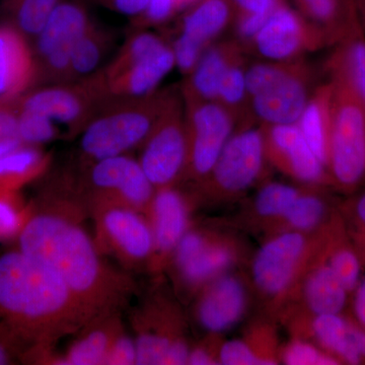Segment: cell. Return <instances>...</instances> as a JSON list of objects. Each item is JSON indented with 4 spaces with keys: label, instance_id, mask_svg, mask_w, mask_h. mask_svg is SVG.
I'll return each mask as SVG.
<instances>
[{
    "label": "cell",
    "instance_id": "cell-30",
    "mask_svg": "<svg viewBox=\"0 0 365 365\" xmlns=\"http://www.w3.org/2000/svg\"><path fill=\"white\" fill-rule=\"evenodd\" d=\"M304 191L284 182H270L264 185L252 203V223L263 232L271 223L279 220Z\"/></svg>",
    "mask_w": 365,
    "mask_h": 365
},
{
    "label": "cell",
    "instance_id": "cell-52",
    "mask_svg": "<svg viewBox=\"0 0 365 365\" xmlns=\"http://www.w3.org/2000/svg\"><path fill=\"white\" fill-rule=\"evenodd\" d=\"M190 0H181V4H184V2H188Z\"/></svg>",
    "mask_w": 365,
    "mask_h": 365
},
{
    "label": "cell",
    "instance_id": "cell-40",
    "mask_svg": "<svg viewBox=\"0 0 365 365\" xmlns=\"http://www.w3.org/2000/svg\"><path fill=\"white\" fill-rule=\"evenodd\" d=\"M23 143L19 135L18 111L6 104L0 105V155L16 150Z\"/></svg>",
    "mask_w": 365,
    "mask_h": 365
},
{
    "label": "cell",
    "instance_id": "cell-18",
    "mask_svg": "<svg viewBox=\"0 0 365 365\" xmlns=\"http://www.w3.org/2000/svg\"><path fill=\"white\" fill-rule=\"evenodd\" d=\"M194 314L208 334L230 331L245 318L251 302L247 281L230 271L211 281L195 295Z\"/></svg>",
    "mask_w": 365,
    "mask_h": 365
},
{
    "label": "cell",
    "instance_id": "cell-23",
    "mask_svg": "<svg viewBox=\"0 0 365 365\" xmlns=\"http://www.w3.org/2000/svg\"><path fill=\"white\" fill-rule=\"evenodd\" d=\"M123 331L120 311L97 314L78 331V337L60 359V364H104L113 343Z\"/></svg>",
    "mask_w": 365,
    "mask_h": 365
},
{
    "label": "cell",
    "instance_id": "cell-15",
    "mask_svg": "<svg viewBox=\"0 0 365 365\" xmlns=\"http://www.w3.org/2000/svg\"><path fill=\"white\" fill-rule=\"evenodd\" d=\"M132 318L138 365L162 364L170 348L187 339L179 306L165 294L150 295Z\"/></svg>",
    "mask_w": 365,
    "mask_h": 365
},
{
    "label": "cell",
    "instance_id": "cell-2",
    "mask_svg": "<svg viewBox=\"0 0 365 365\" xmlns=\"http://www.w3.org/2000/svg\"><path fill=\"white\" fill-rule=\"evenodd\" d=\"M97 314L42 261L20 250L0 256V322L35 348L37 361Z\"/></svg>",
    "mask_w": 365,
    "mask_h": 365
},
{
    "label": "cell",
    "instance_id": "cell-11",
    "mask_svg": "<svg viewBox=\"0 0 365 365\" xmlns=\"http://www.w3.org/2000/svg\"><path fill=\"white\" fill-rule=\"evenodd\" d=\"M108 102L97 74L71 83H53L21 98L19 109L38 113L57 126H66L71 135L85 129L96 113Z\"/></svg>",
    "mask_w": 365,
    "mask_h": 365
},
{
    "label": "cell",
    "instance_id": "cell-17",
    "mask_svg": "<svg viewBox=\"0 0 365 365\" xmlns=\"http://www.w3.org/2000/svg\"><path fill=\"white\" fill-rule=\"evenodd\" d=\"M153 237L148 271L160 275L169 267L173 253L190 225V202L175 186L155 190L145 213Z\"/></svg>",
    "mask_w": 365,
    "mask_h": 365
},
{
    "label": "cell",
    "instance_id": "cell-33",
    "mask_svg": "<svg viewBox=\"0 0 365 365\" xmlns=\"http://www.w3.org/2000/svg\"><path fill=\"white\" fill-rule=\"evenodd\" d=\"M58 4V0H20L16 2L18 30L23 35L37 37Z\"/></svg>",
    "mask_w": 365,
    "mask_h": 365
},
{
    "label": "cell",
    "instance_id": "cell-14",
    "mask_svg": "<svg viewBox=\"0 0 365 365\" xmlns=\"http://www.w3.org/2000/svg\"><path fill=\"white\" fill-rule=\"evenodd\" d=\"M83 169L78 188L85 192L88 201L112 199L145 215L155 188L135 158L128 155H118L98 160Z\"/></svg>",
    "mask_w": 365,
    "mask_h": 365
},
{
    "label": "cell",
    "instance_id": "cell-21",
    "mask_svg": "<svg viewBox=\"0 0 365 365\" xmlns=\"http://www.w3.org/2000/svg\"><path fill=\"white\" fill-rule=\"evenodd\" d=\"M264 130L267 160L285 175L302 184L326 181V165L314 155L299 125H269Z\"/></svg>",
    "mask_w": 365,
    "mask_h": 365
},
{
    "label": "cell",
    "instance_id": "cell-4",
    "mask_svg": "<svg viewBox=\"0 0 365 365\" xmlns=\"http://www.w3.org/2000/svg\"><path fill=\"white\" fill-rule=\"evenodd\" d=\"M323 228L314 234L283 232L268 235L254 255L252 284L271 316L277 318L294 297L302 275L318 251Z\"/></svg>",
    "mask_w": 365,
    "mask_h": 365
},
{
    "label": "cell",
    "instance_id": "cell-22",
    "mask_svg": "<svg viewBox=\"0 0 365 365\" xmlns=\"http://www.w3.org/2000/svg\"><path fill=\"white\" fill-rule=\"evenodd\" d=\"M39 76L37 60L16 28L0 26V98L11 100L26 91Z\"/></svg>",
    "mask_w": 365,
    "mask_h": 365
},
{
    "label": "cell",
    "instance_id": "cell-49",
    "mask_svg": "<svg viewBox=\"0 0 365 365\" xmlns=\"http://www.w3.org/2000/svg\"><path fill=\"white\" fill-rule=\"evenodd\" d=\"M352 338L360 359H365V332L361 329L352 326Z\"/></svg>",
    "mask_w": 365,
    "mask_h": 365
},
{
    "label": "cell",
    "instance_id": "cell-51",
    "mask_svg": "<svg viewBox=\"0 0 365 365\" xmlns=\"http://www.w3.org/2000/svg\"><path fill=\"white\" fill-rule=\"evenodd\" d=\"M359 7L361 11L362 21L365 24V0H360Z\"/></svg>",
    "mask_w": 365,
    "mask_h": 365
},
{
    "label": "cell",
    "instance_id": "cell-16",
    "mask_svg": "<svg viewBox=\"0 0 365 365\" xmlns=\"http://www.w3.org/2000/svg\"><path fill=\"white\" fill-rule=\"evenodd\" d=\"M91 25L83 9L72 4L55 7L42 32L36 37L39 76L54 83H71V59L76 41Z\"/></svg>",
    "mask_w": 365,
    "mask_h": 365
},
{
    "label": "cell",
    "instance_id": "cell-44",
    "mask_svg": "<svg viewBox=\"0 0 365 365\" xmlns=\"http://www.w3.org/2000/svg\"><path fill=\"white\" fill-rule=\"evenodd\" d=\"M270 14H245L237 24V34L244 41H253Z\"/></svg>",
    "mask_w": 365,
    "mask_h": 365
},
{
    "label": "cell",
    "instance_id": "cell-28",
    "mask_svg": "<svg viewBox=\"0 0 365 365\" xmlns=\"http://www.w3.org/2000/svg\"><path fill=\"white\" fill-rule=\"evenodd\" d=\"M228 20L230 7L225 0H205L185 16L180 36L206 49Z\"/></svg>",
    "mask_w": 365,
    "mask_h": 365
},
{
    "label": "cell",
    "instance_id": "cell-27",
    "mask_svg": "<svg viewBox=\"0 0 365 365\" xmlns=\"http://www.w3.org/2000/svg\"><path fill=\"white\" fill-rule=\"evenodd\" d=\"M327 212L328 209L323 198L304 190L287 212L263 232L267 237L283 232L314 234L325 227Z\"/></svg>",
    "mask_w": 365,
    "mask_h": 365
},
{
    "label": "cell",
    "instance_id": "cell-32",
    "mask_svg": "<svg viewBox=\"0 0 365 365\" xmlns=\"http://www.w3.org/2000/svg\"><path fill=\"white\" fill-rule=\"evenodd\" d=\"M48 165V157L36 145L23 143L0 155V186L14 187L39 176Z\"/></svg>",
    "mask_w": 365,
    "mask_h": 365
},
{
    "label": "cell",
    "instance_id": "cell-7",
    "mask_svg": "<svg viewBox=\"0 0 365 365\" xmlns=\"http://www.w3.org/2000/svg\"><path fill=\"white\" fill-rule=\"evenodd\" d=\"M331 76L328 168L338 184L352 187L365 175V107L342 76Z\"/></svg>",
    "mask_w": 365,
    "mask_h": 365
},
{
    "label": "cell",
    "instance_id": "cell-35",
    "mask_svg": "<svg viewBox=\"0 0 365 365\" xmlns=\"http://www.w3.org/2000/svg\"><path fill=\"white\" fill-rule=\"evenodd\" d=\"M281 364L287 365H334L338 360L312 341L292 337L281 347Z\"/></svg>",
    "mask_w": 365,
    "mask_h": 365
},
{
    "label": "cell",
    "instance_id": "cell-1",
    "mask_svg": "<svg viewBox=\"0 0 365 365\" xmlns=\"http://www.w3.org/2000/svg\"><path fill=\"white\" fill-rule=\"evenodd\" d=\"M73 205L48 204L30 216L21 227L19 250L54 269L95 313L120 311L136 284L128 274L106 263Z\"/></svg>",
    "mask_w": 365,
    "mask_h": 365
},
{
    "label": "cell",
    "instance_id": "cell-20",
    "mask_svg": "<svg viewBox=\"0 0 365 365\" xmlns=\"http://www.w3.org/2000/svg\"><path fill=\"white\" fill-rule=\"evenodd\" d=\"M328 41L334 42L328 34L309 31L294 11L277 7L252 42L263 58L287 62Z\"/></svg>",
    "mask_w": 365,
    "mask_h": 365
},
{
    "label": "cell",
    "instance_id": "cell-9",
    "mask_svg": "<svg viewBox=\"0 0 365 365\" xmlns=\"http://www.w3.org/2000/svg\"><path fill=\"white\" fill-rule=\"evenodd\" d=\"M88 202L101 254L114 257L126 270H148L153 237L146 215L112 199L96 198Z\"/></svg>",
    "mask_w": 365,
    "mask_h": 365
},
{
    "label": "cell",
    "instance_id": "cell-10",
    "mask_svg": "<svg viewBox=\"0 0 365 365\" xmlns=\"http://www.w3.org/2000/svg\"><path fill=\"white\" fill-rule=\"evenodd\" d=\"M266 160L263 129L246 128L232 134L210 174L199 184L201 193L216 200L241 195L260 180Z\"/></svg>",
    "mask_w": 365,
    "mask_h": 365
},
{
    "label": "cell",
    "instance_id": "cell-36",
    "mask_svg": "<svg viewBox=\"0 0 365 365\" xmlns=\"http://www.w3.org/2000/svg\"><path fill=\"white\" fill-rule=\"evenodd\" d=\"M19 135L30 145L49 143L59 135V127L49 118L38 113L18 110Z\"/></svg>",
    "mask_w": 365,
    "mask_h": 365
},
{
    "label": "cell",
    "instance_id": "cell-41",
    "mask_svg": "<svg viewBox=\"0 0 365 365\" xmlns=\"http://www.w3.org/2000/svg\"><path fill=\"white\" fill-rule=\"evenodd\" d=\"M222 341L216 334H209L206 339L199 344L191 346L188 362L190 365H215L220 364V352Z\"/></svg>",
    "mask_w": 365,
    "mask_h": 365
},
{
    "label": "cell",
    "instance_id": "cell-48",
    "mask_svg": "<svg viewBox=\"0 0 365 365\" xmlns=\"http://www.w3.org/2000/svg\"><path fill=\"white\" fill-rule=\"evenodd\" d=\"M355 314L362 326L365 328V279L357 288L354 302Z\"/></svg>",
    "mask_w": 365,
    "mask_h": 365
},
{
    "label": "cell",
    "instance_id": "cell-38",
    "mask_svg": "<svg viewBox=\"0 0 365 365\" xmlns=\"http://www.w3.org/2000/svg\"><path fill=\"white\" fill-rule=\"evenodd\" d=\"M35 357V348L0 322V365L23 364Z\"/></svg>",
    "mask_w": 365,
    "mask_h": 365
},
{
    "label": "cell",
    "instance_id": "cell-46",
    "mask_svg": "<svg viewBox=\"0 0 365 365\" xmlns=\"http://www.w3.org/2000/svg\"><path fill=\"white\" fill-rule=\"evenodd\" d=\"M245 14H271L277 9V0H235Z\"/></svg>",
    "mask_w": 365,
    "mask_h": 365
},
{
    "label": "cell",
    "instance_id": "cell-37",
    "mask_svg": "<svg viewBox=\"0 0 365 365\" xmlns=\"http://www.w3.org/2000/svg\"><path fill=\"white\" fill-rule=\"evenodd\" d=\"M248 98L247 93L246 71L237 61L232 64L220 83L217 102L225 106L235 115V109H240Z\"/></svg>",
    "mask_w": 365,
    "mask_h": 365
},
{
    "label": "cell",
    "instance_id": "cell-47",
    "mask_svg": "<svg viewBox=\"0 0 365 365\" xmlns=\"http://www.w3.org/2000/svg\"><path fill=\"white\" fill-rule=\"evenodd\" d=\"M111 2L119 13L135 16L145 11L150 0H111Z\"/></svg>",
    "mask_w": 365,
    "mask_h": 365
},
{
    "label": "cell",
    "instance_id": "cell-45",
    "mask_svg": "<svg viewBox=\"0 0 365 365\" xmlns=\"http://www.w3.org/2000/svg\"><path fill=\"white\" fill-rule=\"evenodd\" d=\"M181 4V0H150L146 7V21L151 24L162 23L172 14L175 7Z\"/></svg>",
    "mask_w": 365,
    "mask_h": 365
},
{
    "label": "cell",
    "instance_id": "cell-34",
    "mask_svg": "<svg viewBox=\"0 0 365 365\" xmlns=\"http://www.w3.org/2000/svg\"><path fill=\"white\" fill-rule=\"evenodd\" d=\"M329 249L325 244V230L323 232L322 251L333 272L342 283L348 292L356 288L359 284L360 263L354 252L345 246L332 247Z\"/></svg>",
    "mask_w": 365,
    "mask_h": 365
},
{
    "label": "cell",
    "instance_id": "cell-29",
    "mask_svg": "<svg viewBox=\"0 0 365 365\" xmlns=\"http://www.w3.org/2000/svg\"><path fill=\"white\" fill-rule=\"evenodd\" d=\"M330 61V71L349 83L365 107V37L360 28L340 41Z\"/></svg>",
    "mask_w": 365,
    "mask_h": 365
},
{
    "label": "cell",
    "instance_id": "cell-25",
    "mask_svg": "<svg viewBox=\"0 0 365 365\" xmlns=\"http://www.w3.org/2000/svg\"><path fill=\"white\" fill-rule=\"evenodd\" d=\"M234 48L227 45L206 48L184 88L186 100L217 101L220 83L228 67L237 61Z\"/></svg>",
    "mask_w": 365,
    "mask_h": 365
},
{
    "label": "cell",
    "instance_id": "cell-39",
    "mask_svg": "<svg viewBox=\"0 0 365 365\" xmlns=\"http://www.w3.org/2000/svg\"><path fill=\"white\" fill-rule=\"evenodd\" d=\"M302 2L314 20L328 26L329 32L336 41L342 39L347 34L337 26L338 0H302Z\"/></svg>",
    "mask_w": 365,
    "mask_h": 365
},
{
    "label": "cell",
    "instance_id": "cell-3",
    "mask_svg": "<svg viewBox=\"0 0 365 365\" xmlns=\"http://www.w3.org/2000/svg\"><path fill=\"white\" fill-rule=\"evenodd\" d=\"M175 98L170 91H155L105 103L81 131L79 150L85 167L140 148Z\"/></svg>",
    "mask_w": 365,
    "mask_h": 365
},
{
    "label": "cell",
    "instance_id": "cell-31",
    "mask_svg": "<svg viewBox=\"0 0 365 365\" xmlns=\"http://www.w3.org/2000/svg\"><path fill=\"white\" fill-rule=\"evenodd\" d=\"M111 35L105 31L88 26L76 41L71 59V81L88 78L97 72L111 45Z\"/></svg>",
    "mask_w": 365,
    "mask_h": 365
},
{
    "label": "cell",
    "instance_id": "cell-19",
    "mask_svg": "<svg viewBox=\"0 0 365 365\" xmlns=\"http://www.w3.org/2000/svg\"><path fill=\"white\" fill-rule=\"evenodd\" d=\"M321 244L306 272L302 275L297 292L277 318L292 316L314 317L340 314L346 304L347 290L326 261Z\"/></svg>",
    "mask_w": 365,
    "mask_h": 365
},
{
    "label": "cell",
    "instance_id": "cell-8",
    "mask_svg": "<svg viewBox=\"0 0 365 365\" xmlns=\"http://www.w3.org/2000/svg\"><path fill=\"white\" fill-rule=\"evenodd\" d=\"M247 93L266 126L297 124L309 102L304 67L287 62L257 63L246 71Z\"/></svg>",
    "mask_w": 365,
    "mask_h": 365
},
{
    "label": "cell",
    "instance_id": "cell-5",
    "mask_svg": "<svg viewBox=\"0 0 365 365\" xmlns=\"http://www.w3.org/2000/svg\"><path fill=\"white\" fill-rule=\"evenodd\" d=\"M175 63L172 47L153 33L133 34L115 58L102 71L98 81L108 101L143 97L157 91Z\"/></svg>",
    "mask_w": 365,
    "mask_h": 365
},
{
    "label": "cell",
    "instance_id": "cell-53",
    "mask_svg": "<svg viewBox=\"0 0 365 365\" xmlns=\"http://www.w3.org/2000/svg\"><path fill=\"white\" fill-rule=\"evenodd\" d=\"M20 1V0H16V2Z\"/></svg>",
    "mask_w": 365,
    "mask_h": 365
},
{
    "label": "cell",
    "instance_id": "cell-6",
    "mask_svg": "<svg viewBox=\"0 0 365 365\" xmlns=\"http://www.w3.org/2000/svg\"><path fill=\"white\" fill-rule=\"evenodd\" d=\"M244 256V246L234 235L190 227L177 245L168 268L180 292L192 297L211 281L234 270Z\"/></svg>",
    "mask_w": 365,
    "mask_h": 365
},
{
    "label": "cell",
    "instance_id": "cell-26",
    "mask_svg": "<svg viewBox=\"0 0 365 365\" xmlns=\"http://www.w3.org/2000/svg\"><path fill=\"white\" fill-rule=\"evenodd\" d=\"M331 85L321 86L309 98L300 116L299 125L309 148L328 168L329 132H330Z\"/></svg>",
    "mask_w": 365,
    "mask_h": 365
},
{
    "label": "cell",
    "instance_id": "cell-13",
    "mask_svg": "<svg viewBox=\"0 0 365 365\" xmlns=\"http://www.w3.org/2000/svg\"><path fill=\"white\" fill-rule=\"evenodd\" d=\"M140 148L138 162L155 190L175 186L185 177L188 163V133L177 98Z\"/></svg>",
    "mask_w": 365,
    "mask_h": 365
},
{
    "label": "cell",
    "instance_id": "cell-12",
    "mask_svg": "<svg viewBox=\"0 0 365 365\" xmlns=\"http://www.w3.org/2000/svg\"><path fill=\"white\" fill-rule=\"evenodd\" d=\"M188 163L186 179L200 184L234 134L235 115L217 101L186 100Z\"/></svg>",
    "mask_w": 365,
    "mask_h": 365
},
{
    "label": "cell",
    "instance_id": "cell-43",
    "mask_svg": "<svg viewBox=\"0 0 365 365\" xmlns=\"http://www.w3.org/2000/svg\"><path fill=\"white\" fill-rule=\"evenodd\" d=\"M21 220L13 204L0 196V240L9 239L20 230Z\"/></svg>",
    "mask_w": 365,
    "mask_h": 365
},
{
    "label": "cell",
    "instance_id": "cell-24",
    "mask_svg": "<svg viewBox=\"0 0 365 365\" xmlns=\"http://www.w3.org/2000/svg\"><path fill=\"white\" fill-rule=\"evenodd\" d=\"M281 347L275 326L268 321L257 322L248 328L242 338L222 341L220 364H280Z\"/></svg>",
    "mask_w": 365,
    "mask_h": 365
},
{
    "label": "cell",
    "instance_id": "cell-50",
    "mask_svg": "<svg viewBox=\"0 0 365 365\" xmlns=\"http://www.w3.org/2000/svg\"><path fill=\"white\" fill-rule=\"evenodd\" d=\"M356 213L360 222L365 225V194L356 204Z\"/></svg>",
    "mask_w": 365,
    "mask_h": 365
},
{
    "label": "cell",
    "instance_id": "cell-42",
    "mask_svg": "<svg viewBox=\"0 0 365 365\" xmlns=\"http://www.w3.org/2000/svg\"><path fill=\"white\" fill-rule=\"evenodd\" d=\"M137 364L135 340L122 332L113 343L103 365H132Z\"/></svg>",
    "mask_w": 365,
    "mask_h": 365
}]
</instances>
